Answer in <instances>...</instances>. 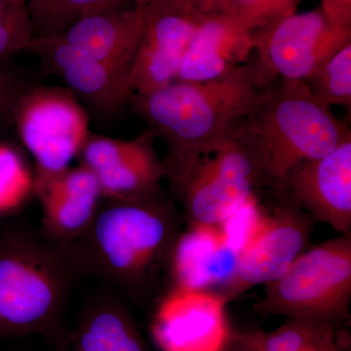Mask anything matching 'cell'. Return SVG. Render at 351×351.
I'll return each mask as SVG.
<instances>
[{"label": "cell", "mask_w": 351, "mask_h": 351, "mask_svg": "<svg viewBox=\"0 0 351 351\" xmlns=\"http://www.w3.org/2000/svg\"><path fill=\"white\" fill-rule=\"evenodd\" d=\"M274 82L254 56L221 77L176 80L151 93L133 96L130 103L149 130L167 145L164 169H182L219 149L232 124Z\"/></svg>", "instance_id": "cell-1"}, {"label": "cell", "mask_w": 351, "mask_h": 351, "mask_svg": "<svg viewBox=\"0 0 351 351\" xmlns=\"http://www.w3.org/2000/svg\"><path fill=\"white\" fill-rule=\"evenodd\" d=\"M82 265L71 243L14 223L0 230V339L38 335L55 348Z\"/></svg>", "instance_id": "cell-2"}, {"label": "cell", "mask_w": 351, "mask_h": 351, "mask_svg": "<svg viewBox=\"0 0 351 351\" xmlns=\"http://www.w3.org/2000/svg\"><path fill=\"white\" fill-rule=\"evenodd\" d=\"M276 196L302 164L327 156L351 138L350 125L318 103L304 80L278 78L230 127Z\"/></svg>", "instance_id": "cell-3"}, {"label": "cell", "mask_w": 351, "mask_h": 351, "mask_svg": "<svg viewBox=\"0 0 351 351\" xmlns=\"http://www.w3.org/2000/svg\"><path fill=\"white\" fill-rule=\"evenodd\" d=\"M178 237L177 218L162 193L135 200L103 199L91 225L71 242L84 274L137 301L164 269Z\"/></svg>", "instance_id": "cell-4"}, {"label": "cell", "mask_w": 351, "mask_h": 351, "mask_svg": "<svg viewBox=\"0 0 351 351\" xmlns=\"http://www.w3.org/2000/svg\"><path fill=\"white\" fill-rule=\"evenodd\" d=\"M351 233L304 251L280 278L265 285L254 306L265 316H285L338 327L350 316Z\"/></svg>", "instance_id": "cell-5"}, {"label": "cell", "mask_w": 351, "mask_h": 351, "mask_svg": "<svg viewBox=\"0 0 351 351\" xmlns=\"http://www.w3.org/2000/svg\"><path fill=\"white\" fill-rule=\"evenodd\" d=\"M12 112L36 162L34 184L71 167L91 134L86 110L68 88L27 85Z\"/></svg>", "instance_id": "cell-6"}, {"label": "cell", "mask_w": 351, "mask_h": 351, "mask_svg": "<svg viewBox=\"0 0 351 351\" xmlns=\"http://www.w3.org/2000/svg\"><path fill=\"white\" fill-rule=\"evenodd\" d=\"M164 179L189 225L218 226L261 188L251 157L230 134L219 149L188 167L165 170Z\"/></svg>", "instance_id": "cell-7"}, {"label": "cell", "mask_w": 351, "mask_h": 351, "mask_svg": "<svg viewBox=\"0 0 351 351\" xmlns=\"http://www.w3.org/2000/svg\"><path fill=\"white\" fill-rule=\"evenodd\" d=\"M256 60L270 80H306L351 43V27L335 24L322 8L293 13L251 31Z\"/></svg>", "instance_id": "cell-8"}, {"label": "cell", "mask_w": 351, "mask_h": 351, "mask_svg": "<svg viewBox=\"0 0 351 351\" xmlns=\"http://www.w3.org/2000/svg\"><path fill=\"white\" fill-rule=\"evenodd\" d=\"M144 7V32L125 78L131 98L177 80L189 41L204 15L181 0H154Z\"/></svg>", "instance_id": "cell-9"}, {"label": "cell", "mask_w": 351, "mask_h": 351, "mask_svg": "<svg viewBox=\"0 0 351 351\" xmlns=\"http://www.w3.org/2000/svg\"><path fill=\"white\" fill-rule=\"evenodd\" d=\"M156 135L147 129L132 140L90 134L78 154L80 165L98 180L104 199L135 200L162 193L163 161L157 156Z\"/></svg>", "instance_id": "cell-10"}, {"label": "cell", "mask_w": 351, "mask_h": 351, "mask_svg": "<svg viewBox=\"0 0 351 351\" xmlns=\"http://www.w3.org/2000/svg\"><path fill=\"white\" fill-rule=\"evenodd\" d=\"M278 200L261 232L240 254L232 281L219 291L226 302L280 278L306 251L316 221L288 201Z\"/></svg>", "instance_id": "cell-11"}, {"label": "cell", "mask_w": 351, "mask_h": 351, "mask_svg": "<svg viewBox=\"0 0 351 351\" xmlns=\"http://www.w3.org/2000/svg\"><path fill=\"white\" fill-rule=\"evenodd\" d=\"M223 295L214 290L172 288L161 299L152 323L161 351H223L234 331Z\"/></svg>", "instance_id": "cell-12"}, {"label": "cell", "mask_w": 351, "mask_h": 351, "mask_svg": "<svg viewBox=\"0 0 351 351\" xmlns=\"http://www.w3.org/2000/svg\"><path fill=\"white\" fill-rule=\"evenodd\" d=\"M276 197L339 234L351 233V138L327 156L302 164Z\"/></svg>", "instance_id": "cell-13"}, {"label": "cell", "mask_w": 351, "mask_h": 351, "mask_svg": "<svg viewBox=\"0 0 351 351\" xmlns=\"http://www.w3.org/2000/svg\"><path fill=\"white\" fill-rule=\"evenodd\" d=\"M25 51L101 112H114L130 103L123 76L60 36H34Z\"/></svg>", "instance_id": "cell-14"}, {"label": "cell", "mask_w": 351, "mask_h": 351, "mask_svg": "<svg viewBox=\"0 0 351 351\" xmlns=\"http://www.w3.org/2000/svg\"><path fill=\"white\" fill-rule=\"evenodd\" d=\"M34 195L43 208L39 230L62 243H71L86 232L104 199L98 180L80 164L34 184Z\"/></svg>", "instance_id": "cell-15"}, {"label": "cell", "mask_w": 351, "mask_h": 351, "mask_svg": "<svg viewBox=\"0 0 351 351\" xmlns=\"http://www.w3.org/2000/svg\"><path fill=\"white\" fill-rule=\"evenodd\" d=\"M239 258L218 226L189 225L171 249L167 269L173 288L219 292L234 276Z\"/></svg>", "instance_id": "cell-16"}, {"label": "cell", "mask_w": 351, "mask_h": 351, "mask_svg": "<svg viewBox=\"0 0 351 351\" xmlns=\"http://www.w3.org/2000/svg\"><path fill=\"white\" fill-rule=\"evenodd\" d=\"M252 54L250 31L228 14H204L189 41L176 80H216L246 63Z\"/></svg>", "instance_id": "cell-17"}, {"label": "cell", "mask_w": 351, "mask_h": 351, "mask_svg": "<svg viewBox=\"0 0 351 351\" xmlns=\"http://www.w3.org/2000/svg\"><path fill=\"white\" fill-rule=\"evenodd\" d=\"M110 289L85 302L58 351H152L123 301Z\"/></svg>", "instance_id": "cell-18"}, {"label": "cell", "mask_w": 351, "mask_h": 351, "mask_svg": "<svg viewBox=\"0 0 351 351\" xmlns=\"http://www.w3.org/2000/svg\"><path fill=\"white\" fill-rule=\"evenodd\" d=\"M145 27V7H122L86 16L60 38L126 78Z\"/></svg>", "instance_id": "cell-19"}, {"label": "cell", "mask_w": 351, "mask_h": 351, "mask_svg": "<svg viewBox=\"0 0 351 351\" xmlns=\"http://www.w3.org/2000/svg\"><path fill=\"white\" fill-rule=\"evenodd\" d=\"M331 325L291 319L274 331L244 332L253 351H343Z\"/></svg>", "instance_id": "cell-20"}, {"label": "cell", "mask_w": 351, "mask_h": 351, "mask_svg": "<svg viewBox=\"0 0 351 351\" xmlns=\"http://www.w3.org/2000/svg\"><path fill=\"white\" fill-rule=\"evenodd\" d=\"M129 0H29L34 36H61L78 20L126 7Z\"/></svg>", "instance_id": "cell-21"}, {"label": "cell", "mask_w": 351, "mask_h": 351, "mask_svg": "<svg viewBox=\"0 0 351 351\" xmlns=\"http://www.w3.org/2000/svg\"><path fill=\"white\" fill-rule=\"evenodd\" d=\"M311 96L324 107L351 110V43L325 60L304 80Z\"/></svg>", "instance_id": "cell-22"}, {"label": "cell", "mask_w": 351, "mask_h": 351, "mask_svg": "<svg viewBox=\"0 0 351 351\" xmlns=\"http://www.w3.org/2000/svg\"><path fill=\"white\" fill-rule=\"evenodd\" d=\"M34 195V175L24 157L0 143V216L19 211Z\"/></svg>", "instance_id": "cell-23"}, {"label": "cell", "mask_w": 351, "mask_h": 351, "mask_svg": "<svg viewBox=\"0 0 351 351\" xmlns=\"http://www.w3.org/2000/svg\"><path fill=\"white\" fill-rule=\"evenodd\" d=\"M269 215L255 195L245 201L218 228L226 243L240 255L261 232Z\"/></svg>", "instance_id": "cell-24"}, {"label": "cell", "mask_w": 351, "mask_h": 351, "mask_svg": "<svg viewBox=\"0 0 351 351\" xmlns=\"http://www.w3.org/2000/svg\"><path fill=\"white\" fill-rule=\"evenodd\" d=\"M34 38L27 5L0 0V59L25 50Z\"/></svg>", "instance_id": "cell-25"}, {"label": "cell", "mask_w": 351, "mask_h": 351, "mask_svg": "<svg viewBox=\"0 0 351 351\" xmlns=\"http://www.w3.org/2000/svg\"><path fill=\"white\" fill-rule=\"evenodd\" d=\"M269 0H228L226 14L248 31L265 24Z\"/></svg>", "instance_id": "cell-26"}, {"label": "cell", "mask_w": 351, "mask_h": 351, "mask_svg": "<svg viewBox=\"0 0 351 351\" xmlns=\"http://www.w3.org/2000/svg\"><path fill=\"white\" fill-rule=\"evenodd\" d=\"M25 86L13 71L0 68V119L7 112H12L18 97Z\"/></svg>", "instance_id": "cell-27"}, {"label": "cell", "mask_w": 351, "mask_h": 351, "mask_svg": "<svg viewBox=\"0 0 351 351\" xmlns=\"http://www.w3.org/2000/svg\"><path fill=\"white\" fill-rule=\"evenodd\" d=\"M321 8L332 22L351 27V0H320Z\"/></svg>", "instance_id": "cell-28"}, {"label": "cell", "mask_w": 351, "mask_h": 351, "mask_svg": "<svg viewBox=\"0 0 351 351\" xmlns=\"http://www.w3.org/2000/svg\"><path fill=\"white\" fill-rule=\"evenodd\" d=\"M299 2L300 0H269L265 24L295 13Z\"/></svg>", "instance_id": "cell-29"}, {"label": "cell", "mask_w": 351, "mask_h": 351, "mask_svg": "<svg viewBox=\"0 0 351 351\" xmlns=\"http://www.w3.org/2000/svg\"><path fill=\"white\" fill-rule=\"evenodd\" d=\"M203 14L225 13L228 7V0H181Z\"/></svg>", "instance_id": "cell-30"}, {"label": "cell", "mask_w": 351, "mask_h": 351, "mask_svg": "<svg viewBox=\"0 0 351 351\" xmlns=\"http://www.w3.org/2000/svg\"><path fill=\"white\" fill-rule=\"evenodd\" d=\"M223 351H253L248 341L245 338L244 332H235L232 341Z\"/></svg>", "instance_id": "cell-31"}, {"label": "cell", "mask_w": 351, "mask_h": 351, "mask_svg": "<svg viewBox=\"0 0 351 351\" xmlns=\"http://www.w3.org/2000/svg\"><path fill=\"white\" fill-rule=\"evenodd\" d=\"M129 1L133 2L134 5L145 6L154 1V0H129Z\"/></svg>", "instance_id": "cell-32"}, {"label": "cell", "mask_w": 351, "mask_h": 351, "mask_svg": "<svg viewBox=\"0 0 351 351\" xmlns=\"http://www.w3.org/2000/svg\"><path fill=\"white\" fill-rule=\"evenodd\" d=\"M9 1L15 2V3L19 4H27V2L29 1V0H9Z\"/></svg>", "instance_id": "cell-33"}, {"label": "cell", "mask_w": 351, "mask_h": 351, "mask_svg": "<svg viewBox=\"0 0 351 351\" xmlns=\"http://www.w3.org/2000/svg\"><path fill=\"white\" fill-rule=\"evenodd\" d=\"M346 351H350V350H346Z\"/></svg>", "instance_id": "cell-34"}, {"label": "cell", "mask_w": 351, "mask_h": 351, "mask_svg": "<svg viewBox=\"0 0 351 351\" xmlns=\"http://www.w3.org/2000/svg\"><path fill=\"white\" fill-rule=\"evenodd\" d=\"M245 338H246V337H245Z\"/></svg>", "instance_id": "cell-35"}]
</instances>
